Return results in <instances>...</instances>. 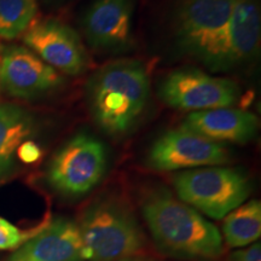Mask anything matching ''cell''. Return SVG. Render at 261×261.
Segmentation results:
<instances>
[{
  "instance_id": "6",
  "label": "cell",
  "mask_w": 261,
  "mask_h": 261,
  "mask_svg": "<svg viewBox=\"0 0 261 261\" xmlns=\"http://www.w3.org/2000/svg\"><path fill=\"white\" fill-rule=\"evenodd\" d=\"M106 146L87 132H79L57 150L47 169V180L62 195L77 197L90 192L107 171Z\"/></svg>"
},
{
  "instance_id": "3",
  "label": "cell",
  "mask_w": 261,
  "mask_h": 261,
  "mask_svg": "<svg viewBox=\"0 0 261 261\" xmlns=\"http://www.w3.org/2000/svg\"><path fill=\"white\" fill-rule=\"evenodd\" d=\"M236 0H179L173 27L182 54L212 71H226L227 32Z\"/></svg>"
},
{
  "instance_id": "13",
  "label": "cell",
  "mask_w": 261,
  "mask_h": 261,
  "mask_svg": "<svg viewBox=\"0 0 261 261\" xmlns=\"http://www.w3.org/2000/svg\"><path fill=\"white\" fill-rule=\"evenodd\" d=\"M179 128L190 130L220 144H244L256 136L259 120L247 110L217 108L190 113Z\"/></svg>"
},
{
  "instance_id": "5",
  "label": "cell",
  "mask_w": 261,
  "mask_h": 261,
  "mask_svg": "<svg viewBox=\"0 0 261 261\" xmlns=\"http://www.w3.org/2000/svg\"><path fill=\"white\" fill-rule=\"evenodd\" d=\"M173 182L181 202L217 220L243 204L252 189L242 171L219 166L184 171Z\"/></svg>"
},
{
  "instance_id": "9",
  "label": "cell",
  "mask_w": 261,
  "mask_h": 261,
  "mask_svg": "<svg viewBox=\"0 0 261 261\" xmlns=\"http://www.w3.org/2000/svg\"><path fill=\"white\" fill-rule=\"evenodd\" d=\"M23 41L29 50L61 74L77 76L89 68V56L79 34L58 19L33 22L24 32Z\"/></svg>"
},
{
  "instance_id": "1",
  "label": "cell",
  "mask_w": 261,
  "mask_h": 261,
  "mask_svg": "<svg viewBox=\"0 0 261 261\" xmlns=\"http://www.w3.org/2000/svg\"><path fill=\"white\" fill-rule=\"evenodd\" d=\"M150 77L139 61L119 60L98 69L86 85V99L96 125L112 137L130 132L144 114Z\"/></svg>"
},
{
  "instance_id": "14",
  "label": "cell",
  "mask_w": 261,
  "mask_h": 261,
  "mask_svg": "<svg viewBox=\"0 0 261 261\" xmlns=\"http://www.w3.org/2000/svg\"><path fill=\"white\" fill-rule=\"evenodd\" d=\"M261 15L257 0H236L227 32L226 71L255 58L260 47Z\"/></svg>"
},
{
  "instance_id": "19",
  "label": "cell",
  "mask_w": 261,
  "mask_h": 261,
  "mask_svg": "<svg viewBox=\"0 0 261 261\" xmlns=\"http://www.w3.org/2000/svg\"><path fill=\"white\" fill-rule=\"evenodd\" d=\"M42 151L34 140L28 139L22 143L17 149V159L25 165H32V163L38 162L41 159Z\"/></svg>"
},
{
  "instance_id": "18",
  "label": "cell",
  "mask_w": 261,
  "mask_h": 261,
  "mask_svg": "<svg viewBox=\"0 0 261 261\" xmlns=\"http://www.w3.org/2000/svg\"><path fill=\"white\" fill-rule=\"evenodd\" d=\"M40 228L33 232L31 231H21L15 225H12L4 218L0 217V250L17 249L24 244L29 238H32Z\"/></svg>"
},
{
  "instance_id": "17",
  "label": "cell",
  "mask_w": 261,
  "mask_h": 261,
  "mask_svg": "<svg viewBox=\"0 0 261 261\" xmlns=\"http://www.w3.org/2000/svg\"><path fill=\"white\" fill-rule=\"evenodd\" d=\"M37 12V0H0V39L14 40L24 34Z\"/></svg>"
},
{
  "instance_id": "10",
  "label": "cell",
  "mask_w": 261,
  "mask_h": 261,
  "mask_svg": "<svg viewBox=\"0 0 261 261\" xmlns=\"http://www.w3.org/2000/svg\"><path fill=\"white\" fill-rule=\"evenodd\" d=\"M60 71L24 46L6 47L0 55V89L19 99H34L63 85Z\"/></svg>"
},
{
  "instance_id": "4",
  "label": "cell",
  "mask_w": 261,
  "mask_h": 261,
  "mask_svg": "<svg viewBox=\"0 0 261 261\" xmlns=\"http://www.w3.org/2000/svg\"><path fill=\"white\" fill-rule=\"evenodd\" d=\"M77 225L87 261H119L136 256L146 242L133 214L112 198L91 204Z\"/></svg>"
},
{
  "instance_id": "2",
  "label": "cell",
  "mask_w": 261,
  "mask_h": 261,
  "mask_svg": "<svg viewBox=\"0 0 261 261\" xmlns=\"http://www.w3.org/2000/svg\"><path fill=\"white\" fill-rule=\"evenodd\" d=\"M142 212L156 246L168 255L212 260L223 252L218 227L165 189L150 191Z\"/></svg>"
},
{
  "instance_id": "16",
  "label": "cell",
  "mask_w": 261,
  "mask_h": 261,
  "mask_svg": "<svg viewBox=\"0 0 261 261\" xmlns=\"http://www.w3.org/2000/svg\"><path fill=\"white\" fill-rule=\"evenodd\" d=\"M223 234L230 247L241 248L255 243L261 236V203L253 200L230 212L224 219Z\"/></svg>"
},
{
  "instance_id": "8",
  "label": "cell",
  "mask_w": 261,
  "mask_h": 261,
  "mask_svg": "<svg viewBox=\"0 0 261 261\" xmlns=\"http://www.w3.org/2000/svg\"><path fill=\"white\" fill-rule=\"evenodd\" d=\"M231 155L224 144L215 143L190 130L171 129L155 140L146 163L161 172L221 166Z\"/></svg>"
},
{
  "instance_id": "15",
  "label": "cell",
  "mask_w": 261,
  "mask_h": 261,
  "mask_svg": "<svg viewBox=\"0 0 261 261\" xmlns=\"http://www.w3.org/2000/svg\"><path fill=\"white\" fill-rule=\"evenodd\" d=\"M37 130L34 116L17 104H0V184L14 172L17 149Z\"/></svg>"
},
{
  "instance_id": "11",
  "label": "cell",
  "mask_w": 261,
  "mask_h": 261,
  "mask_svg": "<svg viewBox=\"0 0 261 261\" xmlns=\"http://www.w3.org/2000/svg\"><path fill=\"white\" fill-rule=\"evenodd\" d=\"M135 0H94L83 19L85 38L99 52H123L133 46Z\"/></svg>"
},
{
  "instance_id": "21",
  "label": "cell",
  "mask_w": 261,
  "mask_h": 261,
  "mask_svg": "<svg viewBox=\"0 0 261 261\" xmlns=\"http://www.w3.org/2000/svg\"><path fill=\"white\" fill-rule=\"evenodd\" d=\"M119 261H152V260H149V259H143V257H127V259H122V260H119Z\"/></svg>"
},
{
  "instance_id": "20",
  "label": "cell",
  "mask_w": 261,
  "mask_h": 261,
  "mask_svg": "<svg viewBox=\"0 0 261 261\" xmlns=\"http://www.w3.org/2000/svg\"><path fill=\"white\" fill-rule=\"evenodd\" d=\"M231 261H261V244L255 242L242 250H237L231 256Z\"/></svg>"
},
{
  "instance_id": "7",
  "label": "cell",
  "mask_w": 261,
  "mask_h": 261,
  "mask_svg": "<svg viewBox=\"0 0 261 261\" xmlns=\"http://www.w3.org/2000/svg\"><path fill=\"white\" fill-rule=\"evenodd\" d=\"M159 96L174 109L194 113L231 108L241 92L232 80L188 68L171 71L160 84Z\"/></svg>"
},
{
  "instance_id": "12",
  "label": "cell",
  "mask_w": 261,
  "mask_h": 261,
  "mask_svg": "<svg viewBox=\"0 0 261 261\" xmlns=\"http://www.w3.org/2000/svg\"><path fill=\"white\" fill-rule=\"evenodd\" d=\"M9 261H85L79 225L64 218L44 225Z\"/></svg>"
}]
</instances>
